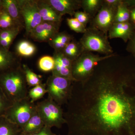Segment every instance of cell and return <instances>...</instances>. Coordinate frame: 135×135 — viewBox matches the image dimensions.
Masks as SVG:
<instances>
[{
	"mask_svg": "<svg viewBox=\"0 0 135 135\" xmlns=\"http://www.w3.org/2000/svg\"><path fill=\"white\" fill-rule=\"evenodd\" d=\"M64 116L67 135H135V62L117 55L73 81Z\"/></svg>",
	"mask_w": 135,
	"mask_h": 135,
	"instance_id": "cell-1",
	"label": "cell"
},
{
	"mask_svg": "<svg viewBox=\"0 0 135 135\" xmlns=\"http://www.w3.org/2000/svg\"><path fill=\"white\" fill-rule=\"evenodd\" d=\"M27 86L22 64L0 73V88L12 103L28 96Z\"/></svg>",
	"mask_w": 135,
	"mask_h": 135,
	"instance_id": "cell-2",
	"label": "cell"
},
{
	"mask_svg": "<svg viewBox=\"0 0 135 135\" xmlns=\"http://www.w3.org/2000/svg\"><path fill=\"white\" fill-rule=\"evenodd\" d=\"M117 55L113 53L109 55L101 56L92 52L84 51L72 62V74L74 80L81 82L86 80L92 75L95 68L100 62Z\"/></svg>",
	"mask_w": 135,
	"mask_h": 135,
	"instance_id": "cell-3",
	"label": "cell"
},
{
	"mask_svg": "<svg viewBox=\"0 0 135 135\" xmlns=\"http://www.w3.org/2000/svg\"><path fill=\"white\" fill-rule=\"evenodd\" d=\"M79 42L84 51L97 52L104 55L114 53L108 35L90 26L87 27Z\"/></svg>",
	"mask_w": 135,
	"mask_h": 135,
	"instance_id": "cell-4",
	"label": "cell"
},
{
	"mask_svg": "<svg viewBox=\"0 0 135 135\" xmlns=\"http://www.w3.org/2000/svg\"><path fill=\"white\" fill-rule=\"evenodd\" d=\"M36 104L37 112L45 126L59 129L66 124L62 107L49 97Z\"/></svg>",
	"mask_w": 135,
	"mask_h": 135,
	"instance_id": "cell-5",
	"label": "cell"
},
{
	"mask_svg": "<svg viewBox=\"0 0 135 135\" xmlns=\"http://www.w3.org/2000/svg\"><path fill=\"white\" fill-rule=\"evenodd\" d=\"M73 81L51 75L48 78L46 83L48 97L60 106L66 105L71 97Z\"/></svg>",
	"mask_w": 135,
	"mask_h": 135,
	"instance_id": "cell-6",
	"label": "cell"
},
{
	"mask_svg": "<svg viewBox=\"0 0 135 135\" xmlns=\"http://www.w3.org/2000/svg\"><path fill=\"white\" fill-rule=\"evenodd\" d=\"M36 111V104L32 103L27 96L13 103L4 116L21 129Z\"/></svg>",
	"mask_w": 135,
	"mask_h": 135,
	"instance_id": "cell-7",
	"label": "cell"
},
{
	"mask_svg": "<svg viewBox=\"0 0 135 135\" xmlns=\"http://www.w3.org/2000/svg\"><path fill=\"white\" fill-rule=\"evenodd\" d=\"M23 19L26 35H29L37 26L43 22L40 15L37 1L17 0Z\"/></svg>",
	"mask_w": 135,
	"mask_h": 135,
	"instance_id": "cell-8",
	"label": "cell"
},
{
	"mask_svg": "<svg viewBox=\"0 0 135 135\" xmlns=\"http://www.w3.org/2000/svg\"><path fill=\"white\" fill-rule=\"evenodd\" d=\"M118 7L109 5L103 0L102 7L91 20L90 26L108 35L109 29L114 23Z\"/></svg>",
	"mask_w": 135,
	"mask_h": 135,
	"instance_id": "cell-9",
	"label": "cell"
},
{
	"mask_svg": "<svg viewBox=\"0 0 135 135\" xmlns=\"http://www.w3.org/2000/svg\"><path fill=\"white\" fill-rule=\"evenodd\" d=\"M61 23L42 22L32 31L29 36L34 41L49 42L59 32Z\"/></svg>",
	"mask_w": 135,
	"mask_h": 135,
	"instance_id": "cell-10",
	"label": "cell"
},
{
	"mask_svg": "<svg viewBox=\"0 0 135 135\" xmlns=\"http://www.w3.org/2000/svg\"><path fill=\"white\" fill-rule=\"evenodd\" d=\"M55 65L52 75L75 81L72 74V62L63 55L61 51H55L53 56Z\"/></svg>",
	"mask_w": 135,
	"mask_h": 135,
	"instance_id": "cell-11",
	"label": "cell"
},
{
	"mask_svg": "<svg viewBox=\"0 0 135 135\" xmlns=\"http://www.w3.org/2000/svg\"><path fill=\"white\" fill-rule=\"evenodd\" d=\"M55 9L62 16H74L81 8V0H47Z\"/></svg>",
	"mask_w": 135,
	"mask_h": 135,
	"instance_id": "cell-12",
	"label": "cell"
},
{
	"mask_svg": "<svg viewBox=\"0 0 135 135\" xmlns=\"http://www.w3.org/2000/svg\"><path fill=\"white\" fill-rule=\"evenodd\" d=\"M135 27L129 22L114 23L108 33L109 38H120L127 42L132 36Z\"/></svg>",
	"mask_w": 135,
	"mask_h": 135,
	"instance_id": "cell-13",
	"label": "cell"
},
{
	"mask_svg": "<svg viewBox=\"0 0 135 135\" xmlns=\"http://www.w3.org/2000/svg\"><path fill=\"white\" fill-rule=\"evenodd\" d=\"M40 15L43 22H60L63 16L57 11L47 0L37 1Z\"/></svg>",
	"mask_w": 135,
	"mask_h": 135,
	"instance_id": "cell-14",
	"label": "cell"
},
{
	"mask_svg": "<svg viewBox=\"0 0 135 135\" xmlns=\"http://www.w3.org/2000/svg\"><path fill=\"white\" fill-rule=\"evenodd\" d=\"M21 64V59L16 53L0 46V73Z\"/></svg>",
	"mask_w": 135,
	"mask_h": 135,
	"instance_id": "cell-15",
	"label": "cell"
},
{
	"mask_svg": "<svg viewBox=\"0 0 135 135\" xmlns=\"http://www.w3.org/2000/svg\"><path fill=\"white\" fill-rule=\"evenodd\" d=\"M2 8L7 12L20 28L25 27L17 0H2Z\"/></svg>",
	"mask_w": 135,
	"mask_h": 135,
	"instance_id": "cell-16",
	"label": "cell"
},
{
	"mask_svg": "<svg viewBox=\"0 0 135 135\" xmlns=\"http://www.w3.org/2000/svg\"><path fill=\"white\" fill-rule=\"evenodd\" d=\"M45 126L36 111L21 129L20 135H29L37 133Z\"/></svg>",
	"mask_w": 135,
	"mask_h": 135,
	"instance_id": "cell-17",
	"label": "cell"
},
{
	"mask_svg": "<svg viewBox=\"0 0 135 135\" xmlns=\"http://www.w3.org/2000/svg\"><path fill=\"white\" fill-rule=\"evenodd\" d=\"M74 39V37L66 32H59L49 42L55 51H62L66 46Z\"/></svg>",
	"mask_w": 135,
	"mask_h": 135,
	"instance_id": "cell-18",
	"label": "cell"
},
{
	"mask_svg": "<svg viewBox=\"0 0 135 135\" xmlns=\"http://www.w3.org/2000/svg\"><path fill=\"white\" fill-rule=\"evenodd\" d=\"M61 51L64 55L73 62L77 59L84 51L79 41H77L74 38Z\"/></svg>",
	"mask_w": 135,
	"mask_h": 135,
	"instance_id": "cell-19",
	"label": "cell"
},
{
	"mask_svg": "<svg viewBox=\"0 0 135 135\" xmlns=\"http://www.w3.org/2000/svg\"><path fill=\"white\" fill-rule=\"evenodd\" d=\"M21 129L5 116L0 117V135H20Z\"/></svg>",
	"mask_w": 135,
	"mask_h": 135,
	"instance_id": "cell-20",
	"label": "cell"
},
{
	"mask_svg": "<svg viewBox=\"0 0 135 135\" xmlns=\"http://www.w3.org/2000/svg\"><path fill=\"white\" fill-rule=\"evenodd\" d=\"M36 51L35 45L26 40L19 41L16 47V53L19 57H30L34 55Z\"/></svg>",
	"mask_w": 135,
	"mask_h": 135,
	"instance_id": "cell-21",
	"label": "cell"
},
{
	"mask_svg": "<svg viewBox=\"0 0 135 135\" xmlns=\"http://www.w3.org/2000/svg\"><path fill=\"white\" fill-rule=\"evenodd\" d=\"M103 3V0H81V8L92 19L97 14Z\"/></svg>",
	"mask_w": 135,
	"mask_h": 135,
	"instance_id": "cell-22",
	"label": "cell"
},
{
	"mask_svg": "<svg viewBox=\"0 0 135 135\" xmlns=\"http://www.w3.org/2000/svg\"><path fill=\"white\" fill-rule=\"evenodd\" d=\"M130 13L126 0H121L117 8L114 23H125L129 22Z\"/></svg>",
	"mask_w": 135,
	"mask_h": 135,
	"instance_id": "cell-23",
	"label": "cell"
},
{
	"mask_svg": "<svg viewBox=\"0 0 135 135\" xmlns=\"http://www.w3.org/2000/svg\"><path fill=\"white\" fill-rule=\"evenodd\" d=\"M20 28L15 20L8 14L2 7L0 10V29H6Z\"/></svg>",
	"mask_w": 135,
	"mask_h": 135,
	"instance_id": "cell-24",
	"label": "cell"
},
{
	"mask_svg": "<svg viewBox=\"0 0 135 135\" xmlns=\"http://www.w3.org/2000/svg\"><path fill=\"white\" fill-rule=\"evenodd\" d=\"M47 93L46 83H42L33 87L30 89L28 92V97L32 103H35L36 101L42 98Z\"/></svg>",
	"mask_w": 135,
	"mask_h": 135,
	"instance_id": "cell-25",
	"label": "cell"
},
{
	"mask_svg": "<svg viewBox=\"0 0 135 135\" xmlns=\"http://www.w3.org/2000/svg\"><path fill=\"white\" fill-rule=\"evenodd\" d=\"M22 66L25 72L28 86L33 87L42 83L40 76L32 71L28 66L23 64Z\"/></svg>",
	"mask_w": 135,
	"mask_h": 135,
	"instance_id": "cell-26",
	"label": "cell"
},
{
	"mask_svg": "<svg viewBox=\"0 0 135 135\" xmlns=\"http://www.w3.org/2000/svg\"><path fill=\"white\" fill-rule=\"evenodd\" d=\"M55 65V59L53 56H44L40 59L39 60V68L43 71H52L54 69Z\"/></svg>",
	"mask_w": 135,
	"mask_h": 135,
	"instance_id": "cell-27",
	"label": "cell"
},
{
	"mask_svg": "<svg viewBox=\"0 0 135 135\" xmlns=\"http://www.w3.org/2000/svg\"><path fill=\"white\" fill-rule=\"evenodd\" d=\"M66 22L70 29L78 33H84L87 27L84 26L75 18H67Z\"/></svg>",
	"mask_w": 135,
	"mask_h": 135,
	"instance_id": "cell-28",
	"label": "cell"
},
{
	"mask_svg": "<svg viewBox=\"0 0 135 135\" xmlns=\"http://www.w3.org/2000/svg\"><path fill=\"white\" fill-rule=\"evenodd\" d=\"M13 104L8 99L0 88V117L4 116L6 112Z\"/></svg>",
	"mask_w": 135,
	"mask_h": 135,
	"instance_id": "cell-29",
	"label": "cell"
},
{
	"mask_svg": "<svg viewBox=\"0 0 135 135\" xmlns=\"http://www.w3.org/2000/svg\"><path fill=\"white\" fill-rule=\"evenodd\" d=\"M74 16L86 27H87V25L90 23L92 20V18L89 15L83 11H77L75 12Z\"/></svg>",
	"mask_w": 135,
	"mask_h": 135,
	"instance_id": "cell-30",
	"label": "cell"
},
{
	"mask_svg": "<svg viewBox=\"0 0 135 135\" xmlns=\"http://www.w3.org/2000/svg\"><path fill=\"white\" fill-rule=\"evenodd\" d=\"M129 9V22L135 27V0H126Z\"/></svg>",
	"mask_w": 135,
	"mask_h": 135,
	"instance_id": "cell-31",
	"label": "cell"
},
{
	"mask_svg": "<svg viewBox=\"0 0 135 135\" xmlns=\"http://www.w3.org/2000/svg\"><path fill=\"white\" fill-rule=\"evenodd\" d=\"M21 29H22L20 28L6 29H0V40L7 38L8 37L17 33H19Z\"/></svg>",
	"mask_w": 135,
	"mask_h": 135,
	"instance_id": "cell-32",
	"label": "cell"
},
{
	"mask_svg": "<svg viewBox=\"0 0 135 135\" xmlns=\"http://www.w3.org/2000/svg\"><path fill=\"white\" fill-rule=\"evenodd\" d=\"M126 50L135 58V29L132 36L127 42Z\"/></svg>",
	"mask_w": 135,
	"mask_h": 135,
	"instance_id": "cell-33",
	"label": "cell"
},
{
	"mask_svg": "<svg viewBox=\"0 0 135 135\" xmlns=\"http://www.w3.org/2000/svg\"><path fill=\"white\" fill-rule=\"evenodd\" d=\"M19 33H17L8 37L7 38L4 40H1L0 46H2L7 50H9L10 47Z\"/></svg>",
	"mask_w": 135,
	"mask_h": 135,
	"instance_id": "cell-34",
	"label": "cell"
},
{
	"mask_svg": "<svg viewBox=\"0 0 135 135\" xmlns=\"http://www.w3.org/2000/svg\"><path fill=\"white\" fill-rule=\"evenodd\" d=\"M51 128L45 126L37 133L29 135H56L51 131Z\"/></svg>",
	"mask_w": 135,
	"mask_h": 135,
	"instance_id": "cell-35",
	"label": "cell"
},
{
	"mask_svg": "<svg viewBox=\"0 0 135 135\" xmlns=\"http://www.w3.org/2000/svg\"><path fill=\"white\" fill-rule=\"evenodd\" d=\"M121 1V0H104V1L107 4L115 7H118Z\"/></svg>",
	"mask_w": 135,
	"mask_h": 135,
	"instance_id": "cell-36",
	"label": "cell"
},
{
	"mask_svg": "<svg viewBox=\"0 0 135 135\" xmlns=\"http://www.w3.org/2000/svg\"><path fill=\"white\" fill-rule=\"evenodd\" d=\"M2 7V0H0V10L1 9Z\"/></svg>",
	"mask_w": 135,
	"mask_h": 135,
	"instance_id": "cell-37",
	"label": "cell"
}]
</instances>
